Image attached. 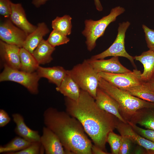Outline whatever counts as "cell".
<instances>
[{"instance_id":"obj_1","label":"cell","mask_w":154,"mask_h":154,"mask_svg":"<svg viewBox=\"0 0 154 154\" xmlns=\"http://www.w3.org/2000/svg\"><path fill=\"white\" fill-rule=\"evenodd\" d=\"M64 102L66 112L80 122L94 145L106 151L107 137L116 128L117 118L100 108L95 99L82 90L77 100L65 97Z\"/></svg>"},{"instance_id":"obj_2","label":"cell","mask_w":154,"mask_h":154,"mask_svg":"<svg viewBox=\"0 0 154 154\" xmlns=\"http://www.w3.org/2000/svg\"><path fill=\"white\" fill-rule=\"evenodd\" d=\"M45 126L57 136L69 154H92V144L80 122L66 112L53 107L43 114Z\"/></svg>"},{"instance_id":"obj_3","label":"cell","mask_w":154,"mask_h":154,"mask_svg":"<svg viewBox=\"0 0 154 154\" xmlns=\"http://www.w3.org/2000/svg\"><path fill=\"white\" fill-rule=\"evenodd\" d=\"M98 87L117 102L120 106V111L126 116L133 117L141 110L154 108V103L133 96L101 77L99 80Z\"/></svg>"},{"instance_id":"obj_4","label":"cell","mask_w":154,"mask_h":154,"mask_svg":"<svg viewBox=\"0 0 154 154\" xmlns=\"http://www.w3.org/2000/svg\"><path fill=\"white\" fill-rule=\"evenodd\" d=\"M125 11L124 8L117 6L112 8L109 15L99 20H85V27L82 33L86 38V43L89 51H91L95 47L96 40L103 36L108 25L114 21L117 17L123 13Z\"/></svg>"},{"instance_id":"obj_5","label":"cell","mask_w":154,"mask_h":154,"mask_svg":"<svg viewBox=\"0 0 154 154\" xmlns=\"http://www.w3.org/2000/svg\"><path fill=\"white\" fill-rule=\"evenodd\" d=\"M67 74L81 90L87 92L95 99L100 77L86 59L67 70Z\"/></svg>"},{"instance_id":"obj_6","label":"cell","mask_w":154,"mask_h":154,"mask_svg":"<svg viewBox=\"0 0 154 154\" xmlns=\"http://www.w3.org/2000/svg\"><path fill=\"white\" fill-rule=\"evenodd\" d=\"M40 78L37 72H27L12 68L5 64L0 74V82L8 81L17 82L34 94L38 93V81Z\"/></svg>"},{"instance_id":"obj_7","label":"cell","mask_w":154,"mask_h":154,"mask_svg":"<svg viewBox=\"0 0 154 154\" xmlns=\"http://www.w3.org/2000/svg\"><path fill=\"white\" fill-rule=\"evenodd\" d=\"M130 25V23L128 21L119 23L117 37L112 44L105 51L92 56L90 58L101 59L110 56L123 57L127 58L133 66H135L134 57L127 53L125 47V33Z\"/></svg>"},{"instance_id":"obj_8","label":"cell","mask_w":154,"mask_h":154,"mask_svg":"<svg viewBox=\"0 0 154 154\" xmlns=\"http://www.w3.org/2000/svg\"><path fill=\"white\" fill-rule=\"evenodd\" d=\"M141 72L137 69L130 72L121 73L100 72L101 78L120 89L132 87L143 82L141 79Z\"/></svg>"},{"instance_id":"obj_9","label":"cell","mask_w":154,"mask_h":154,"mask_svg":"<svg viewBox=\"0 0 154 154\" xmlns=\"http://www.w3.org/2000/svg\"><path fill=\"white\" fill-rule=\"evenodd\" d=\"M27 35L24 31L15 25L9 19L0 23V39L7 43L22 48Z\"/></svg>"},{"instance_id":"obj_10","label":"cell","mask_w":154,"mask_h":154,"mask_svg":"<svg viewBox=\"0 0 154 154\" xmlns=\"http://www.w3.org/2000/svg\"><path fill=\"white\" fill-rule=\"evenodd\" d=\"M86 60L94 69L98 73L105 72L118 74L131 71L121 64L118 56H113L107 60L104 59H92L90 58Z\"/></svg>"},{"instance_id":"obj_11","label":"cell","mask_w":154,"mask_h":154,"mask_svg":"<svg viewBox=\"0 0 154 154\" xmlns=\"http://www.w3.org/2000/svg\"><path fill=\"white\" fill-rule=\"evenodd\" d=\"M40 142L46 154H69L63 147L59 139L50 129L44 127Z\"/></svg>"},{"instance_id":"obj_12","label":"cell","mask_w":154,"mask_h":154,"mask_svg":"<svg viewBox=\"0 0 154 154\" xmlns=\"http://www.w3.org/2000/svg\"><path fill=\"white\" fill-rule=\"evenodd\" d=\"M96 103L101 109L116 117L121 122L127 123V121L120 113V108L118 104L99 87L95 99Z\"/></svg>"},{"instance_id":"obj_13","label":"cell","mask_w":154,"mask_h":154,"mask_svg":"<svg viewBox=\"0 0 154 154\" xmlns=\"http://www.w3.org/2000/svg\"><path fill=\"white\" fill-rule=\"evenodd\" d=\"M21 48L0 40V54L5 64L14 69L20 70Z\"/></svg>"},{"instance_id":"obj_14","label":"cell","mask_w":154,"mask_h":154,"mask_svg":"<svg viewBox=\"0 0 154 154\" xmlns=\"http://www.w3.org/2000/svg\"><path fill=\"white\" fill-rule=\"evenodd\" d=\"M11 13L9 19L15 25L28 35L37 28L28 20L25 11L21 4L19 3H11Z\"/></svg>"},{"instance_id":"obj_15","label":"cell","mask_w":154,"mask_h":154,"mask_svg":"<svg viewBox=\"0 0 154 154\" xmlns=\"http://www.w3.org/2000/svg\"><path fill=\"white\" fill-rule=\"evenodd\" d=\"M116 128L121 135L127 136L132 142L145 149L147 153L154 154V142L142 136L132 128L128 123H118Z\"/></svg>"},{"instance_id":"obj_16","label":"cell","mask_w":154,"mask_h":154,"mask_svg":"<svg viewBox=\"0 0 154 154\" xmlns=\"http://www.w3.org/2000/svg\"><path fill=\"white\" fill-rule=\"evenodd\" d=\"M12 117L16 125L15 131L18 135L31 142H40V136L38 131L28 127L21 114L14 113L12 115Z\"/></svg>"},{"instance_id":"obj_17","label":"cell","mask_w":154,"mask_h":154,"mask_svg":"<svg viewBox=\"0 0 154 154\" xmlns=\"http://www.w3.org/2000/svg\"><path fill=\"white\" fill-rule=\"evenodd\" d=\"M37 72L39 77L47 78L50 82L59 86L67 74V70L61 66L43 67L38 66Z\"/></svg>"},{"instance_id":"obj_18","label":"cell","mask_w":154,"mask_h":154,"mask_svg":"<svg viewBox=\"0 0 154 154\" xmlns=\"http://www.w3.org/2000/svg\"><path fill=\"white\" fill-rule=\"evenodd\" d=\"M49 31V29L45 23H38L36 29L27 35L23 43V47L32 54L34 50L43 39V37Z\"/></svg>"},{"instance_id":"obj_19","label":"cell","mask_w":154,"mask_h":154,"mask_svg":"<svg viewBox=\"0 0 154 154\" xmlns=\"http://www.w3.org/2000/svg\"><path fill=\"white\" fill-rule=\"evenodd\" d=\"M134 57V59L143 64L144 70L141 75V79L143 82H146L154 74V51L149 50Z\"/></svg>"},{"instance_id":"obj_20","label":"cell","mask_w":154,"mask_h":154,"mask_svg":"<svg viewBox=\"0 0 154 154\" xmlns=\"http://www.w3.org/2000/svg\"><path fill=\"white\" fill-rule=\"evenodd\" d=\"M56 89L65 97L74 100H77L79 98L81 90L68 74L60 86L56 87Z\"/></svg>"},{"instance_id":"obj_21","label":"cell","mask_w":154,"mask_h":154,"mask_svg":"<svg viewBox=\"0 0 154 154\" xmlns=\"http://www.w3.org/2000/svg\"><path fill=\"white\" fill-rule=\"evenodd\" d=\"M55 49L47 40L43 39L32 54L39 64H44L52 61V54Z\"/></svg>"},{"instance_id":"obj_22","label":"cell","mask_w":154,"mask_h":154,"mask_svg":"<svg viewBox=\"0 0 154 154\" xmlns=\"http://www.w3.org/2000/svg\"><path fill=\"white\" fill-rule=\"evenodd\" d=\"M121 89L140 99L154 103V91L145 82L139 85Z\"/></svg>"},{"instance_id":"obj_23","label":"cell","mask_w":154,"mask_h":154,"mask_svg":"<svg viewBox=\"0 0 154 154\" xmlns=\"http://www.w3.org/2000/svg\"><path fill=\"white\" fill-rule=\"evenodd\" d=\"M20 70L28 73H33L37 70L39 64L32 54L23 47L20 48Z\"/></svg>"},{"instance_id":"obj_24","label":"cell","mask_w":154,"mask_h":154,"mask_svg":"<svg viewBox=\"0 0 154 154\" xmlns=\"http://www.w3.org/2000/svg\"><path fill=\"white\" fill-rule=\"evenodd\" d=\"M31 143L19 136L16 137L6 144L0 146V153L11 154L23 149Z\"/></svg>"},{"instance_id":"obj_25","label":"cell","mask_w":154,"mask_h":154,"mask_svg":"<svg viewBox=\"0 0 154 154\" xmlns=\"http://www.w3.org/2000/svg\"><path fill=\"white\" fill-rule=\"evenodd\" d=\"M72 18L69 15H65L62 17H57L52 21V27L53 30L67 36L71 32Z\"/></svg>"},{"instance_id":"obj_26","label":"cell","mask_w":154,"mask_h":154,"mask_svg":"<svg viewBox=\"0 0 154 154\" xmlns=\"http://www.w3.org/2000/svg\"><path fill=\"white\" fill-rule=\"evenodd\" d=\"M141 117L135 119V122L145 128L154 130V108L144 109Z\"/></svg>"},{"instance_id":"obj_27","label":"cell","mask_w":154,"mask_h":154,"mask_svg":"<svg viewBox=\"0 0 154 154\" xmlns=\"http://www.w3.org/2000/svg\"><path fill=\"white\" fill-rule=\"evenodd\" d=\"M47 40L51 46L55 47L67 43L69 42L70 39L66 36L53 30Z\"/></svg>"},{"instance_id":"obj_28","label":"cell","mask_w":154,"mask_h":154,"mask_svg":"<svg viewBox=\"0 0 154 154\" xmlns=\"http://www.w3.org/2000/svg\"><path fill=\"white\" fill-rule=\"evenodd\" d=\"M121 136L113 132H110L107 138V142L109 144L112 154H118L121 144Z\"/></svg>"},{"instance_id":"obj_29","label":"cell","mask_w":154,"mask_h":154,"mask_svg":"<svg viewBox=\"0 0 154 154\" xmlns=\"http://www.w3.org/2000/svg\"><path fill=\"white\" fill-rule=\"evenodd\" d=\"M129 124L138 134L145 138L154 142V130L145 129L137 126L135 123L130 121H127Z\"/></svg>"},{"instance_id":"obj_30","label":"cell","mask_w":154,"mask_h":154,"mask_svg":"<svg viewBox=\"0 0 154 154\" xmlns=\"http://www.w3.org/2000/svg\"><path fill=\"white\" fill-rule=\"evenodd\" d=\"M42 147L40 142H32L29 146L23 149L11 154H38L42 153Z\"/></svg>"},{"instance_id":"obj_31","label":"cell","mask_w":154,"mask_h":154,"mask_svg":"<svg viewBox=\"0 0 154 154\" xmlns=\"http://www.w3.org/2000/svg\"><path fill=\"white\" fill-rule=\"evenodd\" d=\"M142 27L145 34L147 47L149 50L154 51V30L144 25H142Z\"/></svg>"},{"instance_id":"obj_32","label":"cell","mask_w":154,"mask_h":154,"mask_svg":"<svg viewBox=\"0 0 154 154\" xmlns=\"http://www.w3.org/2000/svg\"><path fill=\"white\" fill-rule=\"evenodd\" d=\"M10 0H0V14L4 17L9 18L11 13Z\"/></svg>"},{"instance_id":"obj_33","label":"cell","mask_w":154,"mask_h":154,"mask_svg":"<svg viewBox=\"0 0 154 154\" xmlns=\"http://www.w3.org/2000/svg\"><path fill=\"white\" fill-rule=\"evenodd\" d=\"M121 136L119 154H127L129 153L132 142L130 139L125 135Z\"/></svg>"},{"instance_id":"obj_34","label":"cell","mask_w":154,"mask_h":154,"mask_svg":"<svg viewBox=\"0 0 154 154\" xmlns=\"http://www.w3.org/2000/svg\"><path fill=\"white\" fill-rule=\"evenodd\" d=\"M11 121V118L7 113L4 110H0V127L6 125Z\"/></svg>"},{"instance_id":"obj_35","label":"cell","mask_w":154,"mask_h":154,"mask_svg":"<svg viewBox=\"0 0 154 154\" xmlns=\"http://www.w3.org/2000/svg\"><path fill=\"white\" fill-rule=\"evenodd\" d=\"M91 151L92 154H109L106 151H103L95 145H92Z\"/></svg>"},{"instance_id":"obj_36","label":"cell","mask_w":154,"mask_h":154,"mask_svg":"<svg viewBox=\"0 0 154 154\" xmlns=\"http://www.w3.org/2000/svg\"><path fill=\"white\" fill-rule=\"evenodd\" d=\"M49 0H33L32 3L36 7L38 8L45 4Z\"/></svg>"},{"instance_id":"obj_37","label":"cell","mask_w":154,"mask_h":154,"mask_svg":"<svg viewBox=\"0 0 154 154\" xmlns=\"http://www.w3.org/2000/svg\"><path fill=\"white\" fill-rule=\"evenodd\" d=\"M150 88L154 91V74L147 81L145 82Z\"/></svg>"},{"instance_id":"obj_38","label":"cell","mask_w":154,"mask_h":154,"mask_svg":"<svg viewBox=\"0 0 154 154\" xmlns=\"http://www.w3.org/2000/svg\"><path fill=\"white\" fill-rule=\"evenodd\" d=\"M94 4L97 10L99 11H102L103 8L100 0H94Z\"/></svg>"}]
</instances>
